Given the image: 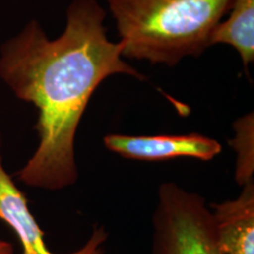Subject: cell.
Listing matches in <instances>:
<instances>
[{"instance_id":"52a82bcc","label":"cell","mask_w":254,"mask_h":254,"mask_svg":"<svg viewBox=\"0 0 254 254\" xmlns=\"http://www.w3.org/2000/svg\"><path fill=\"white\" fill-rule=\"evenodd\" d=\"M232 46L245 68L254 62V0H233L227 18L222 19L211 37V46Z\"/></svg>"},{"instance_id":"7a4b0ae2","label":"cell","mask_w":254,"mask_h":254,"mask_svg":"<svg viewBox=\"0 0 254 254\" xmlns=\"http://www.w3.org/2000/svg\"><path fill=\"white\" fill-rule=\"evenodd\" d=\"M123 58L173 67L211 46L233 0H107Z\"/></svg>"},{"instance_id":"277c9868","label":"cell","mask_w":254,"mask_h":254,"mask_svg":"<svg viewBox=\"0 0 254 254\" xmlns=\"http://www.w3.org/2000/svg\"><path fill=\"white\" fill-rule=\"evenodd\" d=\"M2 138L0 133V221L11 227L21 245V254H58L45 241V232L28 207L26 195L15 185L2 161ZM110 234L104 226L93 227L81 247L67 254H104Z\"/></svg>"},{"instance_id":"9c48e42d","label":"cell","mask_w":254,"mask_h":254,"mask_svg":"<svg viewBox=\"0 0 254 254\" xmlns=\"http://www.w3.org/2000/svg\"><path fill=\"white\" fill-rule=\"evenodd\" d=\"M14 247L9 241L0 239V254H13Z\"/></svg>"},{"instance_id":"6da1fadb","label":"cell","mask_w":254,"mask_h":254,"mask_svg":"<svg viewBox=\"0 0 254 254\" xmlns=\"http://www.w3.org/2000/svg\"><path fill=\"white\" fill-rule=\"evenodd\" d=\"M105 18L97 0H73L58 38L50 39L32 19L0 46V79L38 110L39 144L17 173L24 185L45 190L74 185L75 135L95 90L114 74L146 79L124 60L122 44L109 39Z\"/></svg>"},{"instance_id":"5b68a950","label":"cell","mask_w":254,"mask_h":254,"mask_svg":"<svg viewBox=\"0 0 254 254\" xmlns=\"http://www.w3.org/2000/svg\"><path fill=\"white\" fill-rule=\"evenodd\" d=\"M107 150L125 159L165 161L190 158L211 161L221 153L220 142L200 133L161 135H128L112 133L104 136Z\"/></svg>"},{"instance_id":"8992f818","label":"cell","mask_w":254,"mask_h":254,"mask_svg":"<svg viewBox=\"0 0 254 254\" xmlns=\"http://www.w3.org/2000/svg\"><path fill=\"white\" fill-rule=\"evenodd\" d=\"M220 254H254V182L237 198L209 205Z\"/></svg>"},{"instance_id":"ba28073f","label":"cell","mask_w":254,"mask_h":254,"mask_svg":"<svg viewBox=\"0 0 254 254\" xmlns=\"http://www.w3.org/2000/svg\"><path fill=\"white\" fill-rule=\"evenodd\" d=\"M253 113L241 117L234 123L236 136L228 141L237 153L236 182L240 187L253 182L254 174V134Z\"/></svg>"},{"instance_id":"3957f363","label":"cell","mask_w":254,"mask_h":254,"mask_svg":"<svg viewBox=\"0 0 254 254\" xmlns=\"http://www.w3.org/2000/svg\"><path fill=\"white\" fill-rule=\"evenodd\" d=\"M152 254H220L204 196L176 183L160 184L152 215Z\"/></svg>"}]
</instances>
